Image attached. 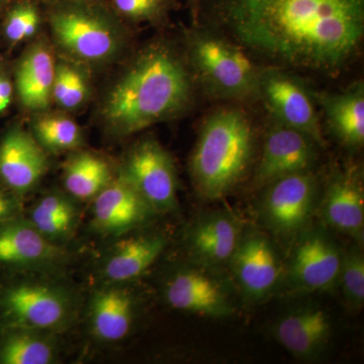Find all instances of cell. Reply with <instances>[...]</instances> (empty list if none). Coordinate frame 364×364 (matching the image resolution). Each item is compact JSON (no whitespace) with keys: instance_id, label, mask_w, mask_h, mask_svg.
I'll return each mask as SVG.
<instances>
[{"instance_id":"d4e9b609","label":"cell","mask_w":364,"mask_h":364,"mask_svg":"<svg viewBox=\"0 0 364 364\" xmlns=\"http://www.w3.org/2000/svg\"><path fill=\"white\" fill-rule=\"evenodd\" d=\"M55 334L4 327L0 338V364H51L56 360Z\"/></svg>"},{"instance_id":"7c38bea8","label":"cell","mask_w":364,"mask_h":364,"mask_svg":"<svg viewBox=\"0 0 364 364\" xmlns=\"http://www.w3.org/2000/svg\"><path fill=\"white\" fill-rule=\"evenodd\" d=\"M91 225L97 233L121 237L145 226L156 215L121 173L92 200Z\"/></svg>"},{"instance_id":"ffe728a7","label":"cell","mask_w":364,"mask_h":364,"mask_svg":"<svg viewBox=\"0 0 364 364\" xmlns=\"http://www.w3.org/2000/svg\"><path fill=\"white\" fill-rule=\"evenodd\" d=\"M167 245L162 234H139L114 244L102 260V277L107 284H123L135 279L152 267Z\"/></svg>"},{"instance_id":"d6986e66","label":"cell","mask_w":364,"mask_h":364,"mask_svg":"<svg viewBox=\"0 0 364 364\" xmlns=\"http://www.w3.org/2000/svg\"><path fill=\"white\" fill-rule=\"evenodd\" d=\"M273 335L294 358L312 360L324 351L331 335V322L322 309L305 306L280 318Z\"/></svg>"},{"instance_id":"30bf717a","label":"cell","mask_w":364,"mask_h":364,"mask_svg":"<svg viewBox=\"0 0 364 364\" xmlns=\"http://www.w3.org/2000/svg\"><path fill=\"white\" fill-rule=\"evenodd\" d=\"M296 241L287 270V284L308 291H327L337 286L343 254L328 234L308 227Z\"/></svg>"},{"instance_id":"f1b7e54d","label":"cell","mask_w":364,"mask_h":364,"mask_svg":"<svg viewBox=\"0 0 364 364\" xmlns=\"http://www.w3.org/2000/svg\"><path fill=\"white\" fill-rule=\"evenodd\" d=\"M38 2L39 0H18L7 7L4 33L9 42L30 39L39 31L42 14Z\"/></svg>"},{"instance_id":"ac0fdd59","label":"cell","mask_w":364,"mask_h":364,"mask_svg":"<svg viewBox=\"0 0 364 364\" xmlns=\"http://www.w3.org/2000/svg\"><path fill=\"white\" fill-rule=\"evenodd\" d=\"M243 224L228 210L202 215L189 229L188 247L196 260L208 267L229 263L244 234Z\"/></svg>"},{"instance_id":"4dcf8cb0","label":"cell","mask_w":364,"mask_h":364,"mask_svg":"<svg viewBox=\"0 0 364 364\" xmlns=\"http://www.w3.org/2000/svg\"><path fill=\"white\" fill-rule=\"evenodd\" d=\"M28 220L48 240L58 245H61L73 234L78 223L77 219L54 217L35 210H31Z\"/></svg>"},{"instance_id":"7402d4cb","label":"cell","mask_w":364,"mask_h":364,"mask_svg":"<svg viewBox=\"0 0 364 364\" xmlns=\"http://www.w3.org/2000/svg\"><path fill=\"white\" fill-rule=\"evenodd\" d=\"M335 136L351 149L364 144V85L358 81L338 93H314Z\"/></svg>"},{"instance_id":"6da1fadb","label":"cell","mask_w":364,"mask_h":364,"mask_svg":"<svg viewBox=\"0 0 364 364\" xmlns=\"http://www.w3.org/2000/svg\"><path fill=\"white\" fill-rule=\"evenodd\" d=\"M195 25L269 67L335 77L360 51L364 0H203Z\"/></svg>"},{"instance_id":"4fadbf2b","label":"cell","mask_w":364,"mask_h":364,"mask_svg":"<svg viewBox=\"0 0 364 364\" xmlns=\"http://www.w3.org/2000/svg\"><path fill=\"white\" fill-rule=\"evenodd\" d=\"M229 263L244 296L253 301L272 294L284 274L272 241L258 232L243 234Z\"/></svg>"},{"instance_id":"9a60e30c","label":"cell","mask_w":364,"mask_h":364,"mask_svg":"<svg viewBox=\"0 0 364 364\" xmlns=\"http://www.w3.org/2000/svg\"><path fill=\"white\" fill-rule=\"evenodd\" d=\"M68 258L61 245L53 243L28 220L18 217L0 226V264L16 269L59 267Z\"/></svg>"},{"instance_id":"4316f807","label":"cell","mask_w":364,"mask_h":364,"mask_svg":"<svg viewBox=\"0 0 364 364\" xmlns=\"http://www.w3.org/2000/svg\"><path fill=\"white\" fill-rule=\"evenodd\" d=\"M88 82L85 73L67 62L55 66L52 98L67 111H74L87 100Z\"/></svg>"},{"instance_id":"1f68e13d","label":"cell","mask_w":364,"mask_h":364,"mask_svg":"<svg viewBox=\"0 0 364 364\" xmlns=\"http://www.w3.org/2000/svg\"><path fill=\"white\" fill-rule=\"evenodd\" d=\"M21 205L18 196L0 189V226L20 217Z\"/></svg>"},{"instance_id":"836d02e7","label":"cell","mask_w":364,"mask_h":364,"mask_svg":"<svg viewBox=\"0 0 364 364\" xmlns=\"http://www.w3.org/2000/svg\"><path fill=\"white\" fill-rule=\"evenodd\" d=\"M186 4L191 9V16H193V20L196 23L198 21V14H200V6L203 2V0H186Z\"/></svg>"},{"instance_id":"484cf974","label":"cell","mask_w":364,"mask_h":364,"mask_svg":"<svg viewBox=\"0 0 364 364\" xmlns=\"http://www.w3.org/2000/svg\"><path fill=\"white\" fill-rule=\"evenodd\" d=\"M33 136L41 147L49 153L76 150L83 144L78 124L62 116H45L36 119Z\"/></svg>"},{"instance_id":"5bb4252c","label":"cell","mask_w":364,"mask_h":364,"mask_svg":"<svg viewBox=\"0 0 364 364\" xmlns=\"http://www.w3.org/2000/svg\"><path fill=\"white\" fill-rule=\"evenodd\" d=\"M47 152L21 127H13L0 140V183L16 196L32 191L47 172Z\"/></svg>"},{"instance_id":"f546056e","label":"cell","mask_w":364,"mask_h":364,"mask_svg":"<svg viewBox=\"0 0 364 364\" xmlns=\"http://www.w3.org/2000/svg\"><path fill=\"white\" fill-rule=\"evenodd\" d=\"M338 284L346 303L359 310L364 303V258L359 249H349L342 256Z\"/></svg>"},{"instance_id":"ba28073f","label":"cell","mask_w":364,"mask_h":364,"mask_svg":"<svg viewBox=\"0 0 364 364\" xmlns=\"http://www.w3.org/2000/svg\"><path fill=\"white\" fill-rule=\"evenodd\" d=\"M119 173L130 182L156 214L178 208L176 163L155 139H144L133 146Z\"/></svg>"},{"instance_id":"8992f818","label":"cell","mask_w":364,"mask_h":364,"mask_svg":"<svg viewBox=\"0 0 364 364\" xmlns=\"http://www.w3.org/2000/svg\"><path fill=\"white\" fill-rule=\"evenodd\" d=\"M77 305L70 289L55 282L23 280L0 291V320L4 327L58 334L75 320Z\"/></svg>"},{"instance_id":"3957f363","label":"cell","mask_w":364,"mask_h":364,"mask_svg":"<svg viewBox=\"0 0 364 364\" xmlns=\"http://www.w3.org/2000/svg\"><path fill=\"white\" fill-rule=\"evenodd\" d=\"M253 152V126L243 109L224 107L210 112L189 164L198 195L207 200L229 195L245 176Z\"/></svg>"},{"instance_id":"277c9868","label":"cell","mask_w":364,"mask_h":364,"mask_svg":"<svg viewBox=\"0 0 364 364\" xmlns=\"http://www.w3.org/2000/svg\"><path fill=\"white\" fill-rule=\"evenodd\" d=\"M184 54L196 82L208 97L238 102L258 98L262 68L223 33L193 26L186 31Z\"/></svg>"},{"instance_id":"603a6c76","label":"cell","mask_w":364,"mask_h":364,"mask_svg":"<svg viewBox=\"0 0 364 364\" xmlns=\"http://www.w3.org/2000/svg\"><path fill=\"white\" fill-rule=\"evenodd\" d=\"M54 57L44 42L31 46L18 62L16 88L21 104L33 112L48 109L55 77Z\"/></svg>"},{"instance_id":"83f0119b","label":"cell","mask_w":364,"mask_h":364,"mask_svg":"<svg viewBox=\"0 0 364 364\" xmlns=\"http://www.w3.org/2000/svg\"><path fill=\"white\" fill-rule=\"evenodd\" d=\"M109 4L121 20L155 26L166 23L178 6L177 0H109Z\"/></svg>"},{"instance_id":"44dd1931","label":"cell","mask_w":364,"mask_h":364,"mask_svg":"<svg viewBox=\"0 0 364 364\" xmlns=\"http://www.w3.org/2000/svg\"><path fill=\"white\" fill-rule=\"evenodd\" d=\"M133 294L109 284L93 294L90 306L91 332L100 341L117 342L128 336L135 318Z\"/></svg>"},{"instance_id":"e575fe53","label":"cell","mask_w":364,"mask_h":364,"mask_svg":"<svg viewBox=\"0 0 364 364\" xmlns=\"http://www.w3.org/2000/svg\"><path fill=\"white\" fill-rule=\"evenodd\" d=\"M11 0H0V11L7 9L11 4Z\"/></svg>"},{"instance_id":"8fae6325","label":"cell","mask_w":364,"mask_h":364,"mask_svg":"<svg viewBox=\"0 0 364 364\" xmlns=\"http://www.w3.org/2000/svg\"><path fill=\"white\" fill-rule=\"evenodd\" d=\"M318 146L303 132L273 119L265 136L254 186L263 188L282 177L311 171L317 159Z\"/></svg>"},{"instance_id":"7a4b0ae2","label":"cell","mask_w":364,"mask_h":364,"mask_svg":"<svg viewBox=\"0 0 364 364\" xmlns=\"http://www.w3.org/2000/svg\"><path fill=\"white\" fill-rule=\"evenodd\" d=\"M196 80L186 54L157 41L136 55L102 105V121L127 136L186 114L195 100Z\"/></svg>"},{"instance_id":"d6a6232c","label":"cell","mask_w":364,"mask_h":364,"mask_svg":"<svg viewBox=\"0 0 364 364\" xmlns=\"http://www.w3.org/2000/svg\"><path fill=\"white\" fill-rule=\"evenodd\" d=\"M13 85L4 72H0V114L6 111L13 100Z\"/></svg>"},{"instance_id":"5b68a950","label":"cell","mask_w":364,"mask_h":364,"mask_svg":"<svg viewBox=\"0 0 364 364\" xmlns=\"http://www.w3.org/2000/svg\"><path fill=\"white\" fill-rule=\"evenodd\" d=\"M57 45L72 58L90 64L116 59L126 46L123 20L105 0H67L47 6Z\"/></svg>"},{"instance_id":"2e32d148","label":"cell","mask_w":364,"mask_h":364,"mask_svg":"<svg viewBox=\"0 0 364 364\" xmlns=\"http://www.w3.org/2000/svg\"><path fill=\"white\" fill-rule=\"evenodd\" d=\"M321 217L332 229L363 243L364 188L359 167H347L333 174L321 203Z\"/></svg>"},{"instance_id":"cb8c5ba5","label":"cell","mask_w":364,"mask_h":364,"mask_svg":"<svg viewBox=\"0 0 364 364\" xmlns=\"http://www.w3.org/2000/svg\"><path fill=\"white\" fill-rule=\"evenodd\" d=\"M114 178L109 163L87 151L73 153L64 163V188L77 202L95 200Z\"/></svg>"},{"instance_id":"e0dca14e","label":"cell","mask_w":364,"mask_h":364,"mask_svg":"<svg viewBox=\"0 0 364 364\" xmlns=\"http://www.w3.org/2000/svg\"><path fill=\"white\" fill-rule=\"evenodd\" d=\"M165 299L176 310L205 317H227L234 312L222 284L200 270L176 272L165 287Z\"/></svg>"},{"instance_id":"52a82bcc","label":"cell","mask_w":364,"mask_h":364,"mask_svg":"<svg viewBox=\"0 0 364 364\" xmlns=\"http://www.w3.org/2000/svg\"><path fill=\"white\" fill-rule=\"evenodd\" d=\"M261 198V221L284 241L296 239L309 227L317 200V181L311 171L272 182Z\"/></svg>"},{"instance_id":"9c48e42d","label":"cell","mask_w":364,"mask_h":364,"mask_svg":"<svg viewBox=\"0 0 364 364\" xmlns=\"http://www.w3.org/2000/svg\"><path fill=\"white\" fill-rule=\"evenodd\" d=\"M258 97L272 119L311 136L318 146L324 144L314 92L301 78L277 67L262 68Z\"/></svg>"},{"instance_id":"d590c367","label":"cell","mask_w":364,"mask_h":364,"mask_svg":"<svg viewBox=\"0 0 364 364\" xmlns=\"http://www.w3.org/2000/svg\"><path fill=\"white\" fill-rule=\"evenodd\" d=\"M40 2H43L46 6H49V4H56V2L60 1H67V0H39Z\"/></svg>"}]
</instances>
